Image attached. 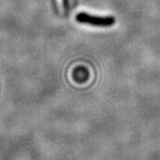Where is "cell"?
Returning a JSON list of instances; mask_svg holds the SVG:
<instances>
[{
	"label": "cell",
	"mask_w": 160,
	"mask_h": 160,
	"mask_svg": "<svg viewBox=\"0 0 160 160\" xmlns=\"http://www.w3.org/2000/svg\"><path fill=\"white\" fill-rule=\"evenodd\" d=\"M77 21L98 27H110L116 22V19L113 16H95L86 12L78 13L77 15Z\"/></svg>",
	"instance_id": "1"
}]
</instances>
